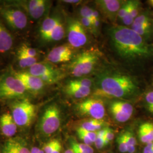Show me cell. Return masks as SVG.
<instances>
[{
    "label": "cell",
    "instance_id": "cell-1",
    "mask_svg": "<svg viewBox=\"0 0 153 153\" xmlns=\"http://www.w3.org/2000/svg\"><path fill=\"white\" fill-rule=\"evenodd\" d=\"M108 33L118 54L132 61H146L153 59V45L126 26L110 28Z\"/></svg>",
    "mask_w": 153,
    "mask_h": 153
},
{
    "label": "cell",
    "instance_id": "cell-2",
    "mask_svg": "<svg viewBox=\"0 0 153 153\" xmlns=\"http://www.w3.org/2000/svg\"><path fill=\"white\" fill-rule=\"evenodd\" d=\"M96 88L95 95L112 98L131 99L140 94L138 83L133 76L117 71L100 74Z\"/></svg>",
    "mask_w": 153,
    "mask_h": 153
},
{
    "label": "cell",
    "instance_id": "cell-3",
    "mask_svg": "<svg viewBox=\"0 0 153 153\" xmlns=\"http://www.w3.org/2000/svg\"><path fill=\"white\" fill-rule=\"evenodd\" d=\"M98 61L99 55L96 51L87 50L72 59L68 69L71 76L81 78L92 72Z\"/></svg>",
    "mask_w": 153,
    "mask_h": 153
},
{
    "label": "cell",
    "instance_id": "cell-4",
    "mask_svg": "<svg viewBox=\"0 0 153 153\" xmlns=\"http://www.w3.org/2000/svg\"><path fill=\"white\" fill-rule=\"evenodd\" d=\"M11 115L18 126L27 127L34 120L36 114V106L27 99L15 102L11 106Z\"/></svg>",
    "mask_w": 153,
    "mask_h": 153
},
{
    "label": "cell",
    "instance_id": "cell-5",
    "mask_svg": "<svg viewBox=\"0 0 153 153\" xmlns=\"http://www.w3.org/2000/svg\"><path fill=\"white\" fill-rule=\"evenodd\" d=\"M27 91L12 74L0 76V100L23 98Z\"/></svg>",
    "mask_w": 153,
    "mask_h": 153
},
{
    "label": "cell",
    "instance_id": "cell-6",
    "mask_svg": "<svg viewBox=\"0 0 153 153\" xmlns=\"http://www.w3.org/2000/svg\"><path fill=\"white\" fill-rule=\"evenodd\" d=\"M61 121L60 108L57 104L52 103L44 109L39 123V129L44 135L50 136L59 129Z\"/></svg>",
    "mask_w": 153,
    "mask_h": 153
},
{
    "label": "cell",
    "instance_id": "cell-7",
    "mask_svg": "<svg viewBox=\"0 0 153 153\" xmlns=\"http://www.w3.org/2000/svg\"><path fill=\"white\" fill-rule=\"evenodd\" d=\"M0 16L14 30H22L27 25V15L16 6H0Z\"/></svg>",
    "mask_w": 153,
    "mask_h": 153
},
{
    "label": "cell",
    "instance_id": "cell-8",
    "mask_svg": "<svg viewBox=\"0 0 153 153\" xmlns=\"http://www.w3.org/2000/svg\"><path fill=\"white\" fill-rule=\"evenodd\" d=\"M26 71L39 78L45 85L54 84L64 76V74L59 69L47 62H37Z\"/></svg>",
    "mask_w": 153,
    "mask_h": 153
},
{
    "label": "cell",
    "instance_id": "cell-9",
    "mask_svg": "<svg viewBox=\"0 0 153 153\" xmlns=\"http://www.w3.org/2000/svg\"><path fill=\"white\" fill-rule=\"evenodd\" d=\"M76 108L80 115L90 117L93 119L103 120L105 115L104 103L100 99H86L76 104Z\"/></svg>",
    "mask_w": 153,
    "mask_h": 153
},
{
    "label": "cell",
    "instance_id": "cell-10",
    "mask_svg": "<svg viewBox=\"0 0 153 153\" xmlns=\"http://www.w3.org/2000/svg\"><path fill=\"white\" fill-rule=\"evenodd\" d=\"M67 36L69 44L73 48H78L84 46L88 40L86 30L80 21L70 18L68 21Z\"/></svg>",
    "mask_w": 153,
    "mask_h": 153
},
{
    "label": "cell",
    "instance_id": "cell-11",
    "mask_svg": "<svg viewBox=\"0 0 153 153\" xmlns=\"http://www.w3.org/2000/svg\"><path fill=\"white\" fill-rule=\"evenodd\" d=\"M11 74L18 79L28 93L38 95L44 90L45 84L42 79L34 76L27 71H13Z\"/></svg>",
    "mask_w": 153,
    "mask_h": 153
},
{
    "label": "cell",
    "instance_id": "cell-12",
    "mask_svg": "<svg viewBox=\"0 0 153 153\" xmlns=\"http://www.w3.org/2000/svg\"><path fill=\"white\" fill-rule=\"evenodd\" d=\"M109 107L112 117L119 123H125L129 120L134 113L133 105L124 100H113Z\"/></svg>",
    "mask_w": 153,
    "mask_h": 153
},
{
    "label": "cell",
    "instance_id": "cell-13",
    "mask_svg": "<svg viewBox=\"0 0 153 153\" xmlns=\"http://www.w3.org/2000/svg\"><path fill=\"white\" fill-rule=\"evenodd\" d=\"M49 2L45 0H30L18 2V4L32 19L37 20L44 16L49 7Z\"/></svg>",
    "mask_w": 153,
    "mask_h": 153
},
{
    "label": "cell",
    "instance_id": "cell-14",
    "mask_svg": "<svg viewBox=\"0 0 153 153\" xmlns=\"http://www.w3.org/2000/svg\"><path fill=\"white\" fill-rule=\"evenodd\" d=\"M73 48L69 44L61 45L52 49L47 56L46 60L53 64L66 62L73 59Z\"/></svg>",
    "mask_w": 153,
    "mask_h": 153
},
{
    "label": "cell",
    "instance_id": "cell-15",
    "mask_svg": "<svg viewBox=\"0 0 153 153\" xmlns=\"http://www.w3.org/2000/svg\"><path fill=\"white\" fill-rule=\"evenodd\" d=\"M124 2L119 0H98L95 4L99 10L111 21L115 22L118 12Z\"/></svg>",
    "mask_w": 153,
    "mask_h": 153
},
{
    "label": "cell",
    "instance_id": "cell-16",
    "mask_svg": "<svg viewBox=\"0 0 153 153\" xmlns=\"http://www.w3.org/2000/svg\"><path fill=\"white\" fill-rule=\"evenodd\" d=\"M17 126L11 114L6 112L1 115L0 117V127L2 134L5 136H14L16 133Z\"/></svg>",
    "mask_w": 153,
    "mask_h": 153
},
{
    "label": "cell",
    "instance_id": "cell-17",
    "mask_svg": "<svg viewBox=\"0 0 153 153\" xmlns=\"http://www.w3.org/2000/svg\"><path fill=\"white\" fill-rule=\"evenodd\" d=\"M3 153H31V152L22 140L11 138L5 143L3 148Z\"/></svg>",
    "mask_w": 153,
    "mask_h": 153
},
{
    "label": "cell",
    "instance_id": "cell-18",
    "mask_svg": "<svg viewBox=\"0 0 153 153\" xmlns=\"http://www.w3.org/2000/svg\"><path fill=\"white\" fill-rule=\"evenodd\" d=\"M65 93L71 98H85L91 93V88H85L73 84L71 81L67 83L65 87Z\"/></svg>",
    "mask_w": 153,
    "mask_h": 153
},
{
    "label": "cell",
    "instance_id": "cell-19",
    "mask_svg": "<svg viewBox=\"0 0 153 153\" xmlns=\"http://www.w3.org/2000/svg\"><path fill=\"white\" fill-rule=\"evenodd\" d=\"M13 42L11 33L0 20V52L5 53L10 51Z\"/></svg>",
    "mask_w": 153,
    "mask_h": 153
},
{
    "label": "cell",
    "instance_id": "cell-20",
    "mask_svg": "<svg viewBox=\"0 0 153 153\" xmlns=\"http://www.w3.org/2000/svg\"><path fill=\"white\" fill-rule=\"evenodd\" d=\"M61 19L59 16H52L47 17L42 23L40 30V36L41 39L46 42L49 34L55 28Z\"/></svg>",
    "mask_w": 153,
    "mask_h": 153
},
{
    "label": "cell",
    "instance_id": "cell-21",
    "mask_svg": "<svg viewBox=\"0 0 153 153\" xmlns=\"http://www.w3.org/2000/svg\"><path fill=\"white\" fill-rule=\"evenodd\" d=\"M138 138L140 142L147 144L153 142V123L146 121L142 123L138 131Z\"/></svg>",
    "mask_w": 153,
    "mask_h": 153
},
{
    "label": "cell",
    "instance_id": "cell-22",
    "mask_svg": "<svg viewBox=\"0 0 153 153\" xmlns=\"http://www.w3.org/2000/svg\"><path fill=\"white\" fill-rule=\"evenodd\" d=\"M105 124V123L103 120L91 119L90 120L83 122L80 127L88 131L97 132L102 129Z\"/></svg>",
    "mask_w": 153,
    "mask_h": 153
},
{
    "label": "cell",
    "instance_id": "cell-23",
    "mask_svg": "<svg viewBox=\"0 0 153 153\" xmlns=\"http://www.w3.org/2000/svg\"><path fill=\"white\" fill-rule=\"evenodd\" d=\"M65 34V28L63 23L61 19H60L55 28L53 30V31L49 34L48 38L46 40V42L60 41L64 37Z\"/></svg>",
    "mask_w": 153,
    "mask_h": 153
},
{
    "label": "cell",
    "instance_id": "cell-24",
    "mask_svg": "<svg viewBox=\"0 0 153 153\" xmlns=\"http://www.w3.org/2000/svg\"><path fill=\"white\" fill-rule=\"evenodd\" d=\"M131 27L153 28V26L151 19L148 14H141L134 19Z\"/></svg>",
    "mask_w": 153,
    "mask_h": 153
},
{
    "label": "cell",
    "instance_id": "cell-25",
    "mask_svg": "<svg viewBox=\"0 0 153 153\" xmlns=\"http://www.w3.org/2000/svg\"><path fill=\"white\" fill-rule=\"evenodd\" d=\"M17 61L19 66L23 69H28L38 62L37 58L31 57L21 53H17Z\"/></svg>",
    "mask_w": 153,
    "mask_h": 153
},
{
    "label": "cell",
    "instance_id": "cell-26",
    "mask_svg": "<svg viewBox=\"0 0 153 153\" xmlns=\"http://www.w3.org/2000/svg\"><path fill=\"white\" fill-rule=\"evenodd\" d=\"M126 142L128 146V153H134L137 145L136 138L131 131H126L124 133Z\"/></svg>",
    "mask_w": 153,
    "mask_h": 153
},
{
    "label": "cell",
    "instance_id": "cell-27",
    "mask_svg": "<svg viewBox=\"0 0 153 153\" xmlns=\"http://www.w3.org/2000/svg\"><path fill=\"white\" fill-rule=\"evenodd\" d=\"M143 105L148 113L153 116V90H150L145 94Z\"/></svg>",
    "mask_w": 153,
    "mask_h": 153
},
{
    "label": "cell",
    "instance_id": "cell-28",
    "mask_svg": "<svg viewBox=\"0 0 153 153\" xmlns=\"http://www.w3.org/2000/svg\"><path fill=\"white\" fill-rule=\"evenodd\" d=\"M71 82L76 85L80 86L85 88H91L93 85V79L86 77L78 78L75 79L70 81Z\"/></svg>",
    "mask_w": 153,
    "mask_h": 153
},
{
    "label": "cell",
    "instance_id": "cell-29",
    "mask_svg": "<svg viewBox=\"0 0 153 153\" xmlns=\"http://www.w3.org/2000/svg\"><path fill=\"white\" fill-rule=\"evenodd\" d=\"M18 53H23L31 57H37L38 52L37 51L32 47L28 46L26 44H23L18 51Z\"/></svg>",
    "mask_w": 153,
    "mask_h": 153
},
{
    "label": "cell",
    "instance_id": "cell-30",
    "mask_svg": "<svg viewBox=\"0 0 153 153\" xmlns=\"http://www.w3.org/2000/svg\"><path fill=\"white\" fill-rule=\"evenodd\" d=\"M140 6L141 2L139 1H129V11L134 19L139 15Z\"/></svg>",
    "mask_w": 153,
    "mask_h": 153
},
{
    "label": "cell",
    "instance_id": "cell-31",
    "mask_svg": "<svg viewBox=\"0 0 153 153\" xmlns=\"http://www.w3.org/2000/svg\"><path fill=\"white\" fill-rule=\"evenodd\" d=\"M71 146L76 148L83 153H94V150L91 146L84 143H77L74 141L71 142Z\"/></svg>",
    "mask_w": 153,
    "mask_h": 153
},
{
    "label": "cell",
    "instance_id": "cell-32",
    "mask_svg": "<svg viewBox=\"0 0 153 153\" xmlns=\"http://www.w3.org/2000/svg\"><path fill=\"white\" fill-rule=\"evenodd\" d=\"M117 142L119 149L121 153H126L128 152V146L126 142L124 133L121 134L120 135L117 137Z\"/></svg>",
    "mask_w": 153,
    "mask_h": 153
},
{
    "label": "cell",
    "instance_id": "cell-33",
    "mask_svg": "<svg viewBox=\"0 0 153 153\" xmlns=\"http://www.w3.org/2000/svg\"><path fill=\"white\" fill-rule=\"evenodd\" d=\"M93 9L88 6H83L79 10V13L81 17L88 18L93 21Z\"/></svg>",
    "mask_w": 153,
    "mask_h": 153
},
{
    "label": "cell",
    "instance_id": "cell-34",
    "mask_svg": "<svg viewBox=\"0 0 153 153\" xmlns=\"http://www.w3.org/2000/svg\"><path fill=\"white\" fill-rule=\"evenodd\" d=\"M79 21L81 23L82 26H83V27L85 28V29L86 30H88L90 32L93 33L94 34L97 33L95 30L94 27V25H93V21L89 19L88 18L81 17V18Z\"/></svg>",
    "mask_w": 153,
    "mask_h": 153
},
{
    "label": "cell",
    "instance_id": "cell-35",
    "mask_svg": "<svg viewBox=\"0 0 153 153\" xmlns=\"http://www.w3.org/2000/svg\"><path fill=\"white\" fill-rule=\"evenodd\" d=\"M59 142L57 140H53L50 141L44 145L43 150L45 153H52L55 149L58 142Z\"/></svg>",
    "mask_w": 153,
    "mask_h": 153
},
{
    "label": "cell",
    "instance_id": "cell-36",
    "mask_svg": "<svg viewBox=\"0 0 153 153\" xmlns=\"http://www.w3.org/2000/svg\"><path fill=\"white\" fill-rule=\"evenodd\" d=\"M129 1L124 2L119 10L117 17L122 20L123 18L126 16L127 12L129 10Z\"/></svg>",
    "mask_w": 153,
    "mask_h": 153
},
{
    "label": "cell",
    "instance_id": "cell-37",
    "mask_svg": "<svg viewBox=\"0 0 153 153\" xmlns=\"http://www.w3.org/2000/svg\"><path fill=\"white\" fill-rule=\"evenodd\" d=\"M76 131L79 138L82 140L84 143L90 146H91L93 144V142L79 128L77 129Z\"/></svg>",
    "mask_w": 153,
    "mask_h": 153
},
{
    "label": "cell",
    "instance_id": "cell-38",
    "mask_svg": "<svg viewBox=\"0 0 153 153\" xmlns=\"http://www.w3.org/2000/svg\"><path fill=\"white\" fill-rule=\"evenodd\" d=\"M81 131L87 136V137L93 142V143H94V142L95 141V140H96V139H97V132H94V131H86V130H85V129H82V128H81V127H79V128H78Z\"/></svg>",
    "mask_w": 153,
    "mask_h": 153
},
{
    "label": "cell",
    "instance_id": "cell-39",
    "mask_svg": "<svg viewBox=\"0 0 153 153\" xmlns=\"http://www.w3.org/2000/svg\"><path fill=\"white\" fill-rule=\"evenodd\" d=\"M94 144L96 148L98 149H101L103 148L104 146L106 145L104 138H100V137H97V139L94 142Z\"/></svg>",
    "mask_w": 153,
    "mask_h": 153
},
{
    "label": "cell",
    "instance_id": "cell-40",
    "mask_svg": "<svg viewBox=\"0 0 153 153\" xmlns=\"http://www.w3.org/2000/svg\"><path fill=\"white\" fill-rule=\"evenodd\" d=\"M114 137H115V134H114V133L113 131L111 129L107 128L106 132H105V134L104 137V139L108 140L110 142L114 140Z\"/></svg>",
    "mask_w": 153,
    "mask_h": 153
},
{
    "label": "cell",
    "instance_id": "cell-41",
    "mask_svg": "<svg viewBox=\"0 0 153 153\" xmlns=\"http://www.w3.org/2000/svg\"><path fill=\"white\" fill-rule=\"evenodd\" d=\"M153 151V142L145 145L142 153H150Z\"/></svg>",
    "mask_w": 153,
    "mask_h": 153
},
{
    "label": "cell",
    "instance_id": "cell-42",
    "mask_svg": "<svg viewBox=\"0 0 153 153\" xmlns=\"http://www.w3.org/2000/svg\"><path fill=\"white\" fill-rule=\"evenodd\" d=\"M106 130H107V128H103L102 129L99 131H97V137H100V138H104L105 132H106Z\"/></svg>",
    "mask_w": 153,
    "mask_h": 153
},
{
    "label": "cell",
    "instance_id": "cell-43",
    "mask_svg": "<svg viewBox=\"0 0 153 153\" xmlns=\"http://www.w3.org/2000/svg\"><path fill=\"white\" fill-rule=\"evenodd\" d=\"M61 145L60 142H58L57 145H56V148H55L53 153H61Z\"/></svg>",
    "mask_w": 153,
    "mask_h": 153
},
{
    "label": "cell",
    "instance_id": "cell-44",
    "mask_svg": "<svg viewBox=\"0 0 153 153\" xmlns=\"http://www.w3.org/2000/svg\"><path fill=\"white\" fill-rule=\"evenodd\" d=\"M64 2L67 3V4H78L80 2H81V1H79V0H65V1H63Z\"/></svg>",
    "mask_w": 153,
    "mask_h": 153
},
{
    "label": "cell",
    "instance_id": "cell-45",
    "mask_svg": "<svg viewBox=\"0 0 153 153\" xmlns=\"http://www.w3.org/2000/svg\"><path fill=\"white\" fill-rule=\"evenodd\" d=\"M40 149L37 147H33L32 148L31 150L30 151L31 153H40Z\"/></svg>",
    "mask_w": 153,
    "mask_h": 153
},
{
    "label": "cell",
    "instance_id": "cell-46",
    "mask_svg": "<svg viewBox=\"0 0 153 153\" xmlns=\"http://www.w3.org/2000/svg\"><path fill=\"white\" fill-rule=\"evenodd\" d=\"M71 149H73L74 153H83L81 151H79L78 149H77L76 148H74V147H72L71 146Z\"/></svg>",
    "mask_w": 153,
    "mask_h": 153
},
{
    "label": "cell",
    "instance_id": "cell-47",
    "mask_svg": "<svg viewBox=\"0 0 153 153\" xmlns=\"http://www.w3.org/2000/svg\"><path fill=\"white\" fill-rule=\"evenodd\" d=\"M64 153H74V152L72 149H68L67 150H66Z\"/></svg>",
    "mask_w": 153,
    "mask_h": 153
},
{
    "label": "cell",
    "instance_id": "cell-48",
    "mask_svg": "<svg viewBox=\"0 0 153 153\" xmlns=\"http://www.w3.org/2000/svg\"><path fill=\"white\" fill-rule=\"evenodd\" d=\"M149 2H150V4L152 5V6H153V0H150V1H149Z\"/></svg>",
    "mask_w": 153,
    "mask_h": 153
},
{
    "label": "cell",
    "instance_id": "cell-49",
    "mask_svg": "<svg viewBox=\"0 0 153 153\" xmlns=\"http://www.w3.org/2000/svg\"><path fill=\"white\" fill-rule=\"evenodd\" d=\"M40 153H45L44 152V151L43 150H40Z\"/></svg>",
    "mask_w": 153,
    "mask_h": 153
},
{
    "label": "cell",
    "instance_id": "cell-50",
    "mask_svg": "<svg viewBox=\"0 0 153 153\" xmlns=\"http://www.w3.org/2000/svg\"><path fill=\"white\" fill-rule=\"evenodd\" d=\"M153 153V152H151V153Z\"/></svg>",
    "mask_w": 153,
    "mask_h": 153
},
{
    "label": "cell",
    "instance_id": "cell-51",
    "mask_svg": "<svg viewBox=\"0 0 153 153\" xmlns=\"http://www.w3.org/2000/svg\"><path fill=\"white\" fill-rule=\"evenodd\" d=\"M0 153H1V152H0Z\"/></svg>",
    "mask_w": 153,
    "mask_h": 153
},
{
    "label": "cell",
    "instance_id": "cell-52",
    "mask_svg": "<svg viewBox=\"0 0 153 153\" xmlns=\"http://www.w3.org/2000/svg\"></svg>",
    "mask_w": 153,
    "mask_h": 153
}]
</instances>
